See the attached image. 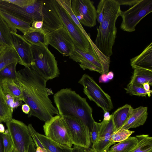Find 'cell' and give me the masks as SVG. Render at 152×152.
<instances>
[{
    "label": "cell",
    "instance_id": "681fc988",
    "mask_svg": "<svg viewBox=\"0 0 152 152\" xmlns=\"http://www.w3.org/2000/svg\"><path fill=\"white\" fill-rule=\"evenodd\" d=\"M107 76L108 78L110 80H111L113 77L114 74L112 72L110 71L108 72L107 73Z\"/></svg>",
    "mask_w": 152,
    "mask_h": 152
},
{
    "label": "cell",
    "instance_id": "603a6c76",
    "mask_svg": "<svg viewBox=\"0 0 152 152\" xmlns=\"http://www.w3.org/2000/svg\"><path fill=\"white\" fill-rule=\"evenodd\" d=\"M22 36L32 45L48 47L49 45L48 34L42 29H34Z\"/></svg>",
    "mask_w": 152,
    "mask_h": 152
},
{
    "label": "cell",
    "instance_id": "5bb4252c",
    "mask_svg": "<svg viewBox=\"0 0 152 152\" xmlns=\"http://www.w3.org/2000/svg\"><path fill=\"white\" fill-rule=\"evenodd\" d=\"M49 44L53 47L63 56H71L75 49L73 40L64 26L48 34Z\"/></svg>",
    "mask_w": 152,
    "mask_h": 152
},
{
    "label": "cell",
    "instance_id": "8d00e7d4",
    "mask_svg": "<svg viewBox=\"0 0 152 152\" xmlns=\"http://www.w3.org/2000/svg\"><path fill=\"white\" fill-rule=\"evenodd\" d=\"M80 67L83 70L88 69L90 70L97 72L101 74H103L102 69L93 64L85 61H81L80 63Z\"/></svg>",
    "mask_w": 152,
    "mask_h": 152
},
{
    "label": "cell",
    "instance_id": "d6a6232c",
    "mask_svg": "<svg viewBox=\"0 0 152 152\" xmlns=\"http://www.w3.org/2000/svg\"><path fill=\"white\" fill-rule=\"evenodd\" d=\"M18 63H11L0 71V80L5 78H10L15 80L17 74L16 68Z\"/></svg>",
    "mask_w": 152,
    "mask_h": 152
},
{
    "label": "cell",
    "instance_id": "f5cc1de1",
    "mask_svg": "<svg viewBox=\"0 0 152 152\" xmlns=\"http://www.w3.org/2000/svg\"><path fill=\"white\" fill-rule=\"evenodd\" d=\"M86 152H97L93 149L90 147L86 148Z\"/></svg>",
    "mask_w": 152,
    "mask_h": 152
},
{
    "label": "cell",
    "instance_id": "ab89813d",
    "mask_svg": "<svg viewBox=\"0 0 152 152\" xmlns=\"http://www.w3.org/2000/svg\"><path fill=\"white\" fill-rule=\"evenodd\" d=\"M8 105L13 110L20 105L19 101L8 94H5Z\"/></svg>",
    "mask_w": 152,
    "mask_h": 152
},
{
    "label": "cell",
    "instance_id": "bcb514c9",
    "mask_svg": "<svg viewBox=\"0 0 152 152\" xmlns=\"http://www.w3.org/2000/svg\"><path fill=\"white\" fill-rule=\"evenodd\" d=\"M35 144L32 139L30 145L28 152H35L36 148Z\"/></svg>",
    "mask_w": 152,
    "mask_h": 152
},
{
    "label": "cell",
    "instance_id": "1f68e13d",
    "mask_svg": "<svg viewBox=\"0 0 152 152\" xmlns=\"http://www.w3.org/2000/svg\"><path fill=\"white\" fill-rule=\"evenodd\" d=\"M134 132L133 131L121 128L113 132L111 137V141L114 144L122 141L128 138Z\"/></svg>",
    "mask_w": 152,
    "mask_h": 152
},
{
    "label": "cell",
    "instance_id": "83f0119b",
    "mask_svg": "<svg viewBox=\"0 0 152 152\" xmlns=\"http://www.w3.org/2000/svg\"><path fill=\"white\" fill-rule=\"evenodd\" d=\"M12 46L10 28L0 15V47Z\"/></svg>",
    "mask_w": 152,
    "mask_h": 152
},
{
    "label": "cell",
    "instance_id": "f546056e",
    "mask_svg": "<svg viewBox=\"0 0 152 152\" xmlns=\"http://www.w3.org/2000/svg\"><path fill=\"white\" fill-rule=\"evenodd\" d=\"M57 1L66 11L73 22L79 28L88 40L90 36L87 34L72 10L71 0H57Z\"/></svg>",
    "mask_w": 152,
    "mask_h": 152
},
{
    "label": "cell",
    "instance_id": "2e32d148",
    "mask_svg": "<svg viewBox=\"0 0 152 152\" xmlns=\"http://www.w3.org/2000/svg\"><path fill=\"white\" fill-rule=\"evenodd\" d=\"M12 46L15 48L25 67H30L34 65L31 44L22 36L17 33L11 32Z\"/></svg>",
    "mask_w": 152,
    "mask_h": 152
},
{
    "label": "cell",
    "instance_id": "f35d334b",
    "mask_svg": "<svg viewBox=\"0 0 152 152\" xmlns=\"http://www.w3.org/2000/svg\"><path fill=\"white\" fill-rule=\"evenodd\" d=\"M97 7L96 19L98 22L100 24L103 20V0H101L99 1Z\"/></svg>",
    "mask_w": 152,
    "mask_h": 152
},
{
    "label": "cell",
    "instance_id": "e575fe53",
    "mask_svg": "<svg viewBox=\"0 0 152 152\" xmlns=\"http://www.w3.org/2000/svg\"><path fill=\"white\" fill-rule=\"evenodd\" d=\"M28 126L30 134L35 147L36 148L40 147L45 149L38 138L37 134V132L34 129L32 125L31 124H29Z\"/></svg>",
    "mask_w": 152,
    "mask_h": 152
},
{
    "label": "cell",
    "instance_id": "ffe728a7",
    "mask_svg": "<svg viewBox=\"0 0 152 152\" xmlns=\"http://www.w3.org/2000/svg\"><path fill=\"white\" fill-rule=\"evenodd\" d=\"M132 76L128 85H134L142 86L145 83H148L152 85V70L140 67L133 69Z\"/></svg>",
    "mask_w": 152,
    "mask_h": 152
},
{
    "label": "cell",
    "instance_id": "5b68a950",
    "mask_svg": "<svg viewBox=\"0 0 152 152\" xmlns=\"http://www.w3.org/2000/svg\"><path fill=\"white\" fill-rule=\"evenodd\" d=\"M0 10L30 24L34 20L43 22L46 17V10L42 0H36L33 3L24 7H20L5 0H0Z\"/></svg>",
    "mask_w": 152,
    "mask_h": 152
},
{
    "label": "cell",
    "instance_id": "816d5d0a",
    "mask_svg": "<svg viewBox=\"0 0 152 152\" xmlns=\"http://www.w3.org/2000/svg\"><path fill=\"white\" fill-rule=\"evenodd\" d=\"M35 152H47L46 150L40 147L36 148Z\"/></svg>",
    "mask_w": 152,
    "mask_h": 152
},
{
    "label": "cell",
    "instance_id": "6da1fadb",
    "mask_svg": "<svg viewBox=\"0 0 152 152\" xmlns=\"http://www.w3.org/2000/svg\"><path fill=\"white\" fill-rule=\"evenodd\" d=\"M15 81L21 90L23 101L30 107L28 117L34 116L45 122L59 115L49 97L53 93L46 87L47 81L35 70L25 67L17 71Z\"/></svg>",
    "mask_w": 152,
    "mask_h": 152
},
{
    "label": "cell",
    "instance_id": "7dc6e473",
    "mask_svg": "<svg viewBox=\"0 0 152 152\" xmlns=\"http://www.w3.org/2000/svg\"><path fill=\"white\" fill-rule=\"evenodd\" d=\"M0 152H4V147L1 133H0Z\"/></svg>",
    "mask_w": 152,
    "mask_h": 152
},
{
    "label": "cell",
    "instance_id": "d590c367",
    "mask_svg": "<svg viewBox=\"0 0 152 152\" xmlns=\"http://www.w3.org/2000/svg\"><path fill=\"white\" fill-rule=\"evenodd\" d=\"M100 123L95 121L92 129L90 132V138L91 143L92 145L95 143L97 140L99 130Z\"/></svg>",
    "mask_w": 152,
    "mask_h": 152
},
{
    "label": "cell",
    "instance_id": "52a82bcc",
    "mask_svg": "<svg viewBox=\"0 0 152 152\" xmlns=\"http://www.w3.org/2000/svg\"><path fill=\"white\" fill-rule=\"evenodd\" d=\"M78 83L83 86V92L89 99L102 108L104 113L109 112L113 109L111 97L102 89L92 77L84 74Z\"/></svg>",
    "mask_w": 152,
    "mask_h": 152
},
{
    "label": "cell",
    "instance_id": "277c9868",
    "mask_svg": "<svg viewBox=\"0 0 152 152\" xmlns=\"http://www.w3.org/2000/svg\"><path fill=\"white\" fill-rule=\"evenodd\" d=\"M31 49L34 65L30 67L47 81L58 76L57 62L48 47L31 45Z\"/></svg>",
    "mask_w": 152,
    "mask_h": 152
},
{
    "label": "cell",
    "instance_id": "b9f144b4",
    "mask_svg": "<svg viewBox=\"0 0 152 152\" xmlns=\"http://www.w3.org/2000/svg\"><path fill=\"white\" fill-rule=\"evenodd\" d=\"M31 28L34 30H39L42 28L43 22L42 21L34 20L32 23Z\"/></svg>",
    "mask_w": 152,
    "mask_h": 152
},
{
    "label": "cell",
    "instance_id": "f6af8a7d",
    "mask_svg": "<svg viewBox=\"0 0 152 152\" xmlns=\"http://www.w3.org/2000/svg\"><path fill=\"white\" fill-rule=\"evenodd\" d=\"M21 109L23 112L26 114H28L30 111L29 106L26 104L22 105Z\"/></svg>",
    "mask_w": 152,
    "mask_h": 152
},
{
    "label": "cell",
    "instance_id": "11a10c76",
    "mask_svg": "<svg viewBox=\"0 0 152 152\" xmlns=\"http://www.w3.org/2000/svg\"><path fill=\"white\" fill-rule=\"evenodd\" d=\"M6 47H0V53Z\"/></svg>",
    "mask_w": 152,
    "mask_h": 152
},
{
    "label": "cell",
    "instance_id": "44dd1931",
    "mask_svg": "<svg viewBox=\"0 0 152 152\" xmlns=\"http://www.w3.org/2000/svg\"><path fill=\"white\" fill-rule=\"evenodd\" d=\"M133 108L130 105L126 104L118 108L112 115L116 130L121 129L127 121Z\"/></svg>",
    "mask_w": 152,
    "mask_h": 152
},
{
    "label": "cell",
    "instance_id": "60d3db41",
    "mask_svg": "<svg viewBox=\"0 0 152 152\" xmlns=\"http://www.w3.org/2000/svg\"><path fill=\"white\" fill-rule=\"evenodd\" d=\"M140 0H116L120 5H126L132 6Z\"/></svg>",
    "mask_w": 152,
    "mask_h": 152
},
{
    "label": "cell",
    "instance_id": "4316f807",
    "mask_svg": "<svg viewBox=\"0 0 152 152\" xmlns=\"http://www.w3.org/2000/svg\"><path fill=\"white\" fill-rule=\"evenodd\" d=\"M13 110L8 105L0 83V122L5 123L12 118Z\"/></svg>",
    "mask_w": 152,
    "mask_h": 152
},
{
    "label": "cell",
    "instance_id": "cb8c5ba5",
    "mask_svg": "<svg viewBox=\"0 0 152 152\" xmlns=\"http://www.w3.org/2000/svg\"><path fill=\"white\" fill-rule=\"evenodd\" d=\"M0 83L5 94H8L20 101H23L21 90L14 79L5 78L0 80Z\"/></svg>",
    "mask_w": 152,
    "mask_h": 152
},
{
    "label": "cell",
    "instance_id": "9c48e42d",
    "mask_svg": "<svg viewBox=\"0 0 152 152\" xmlns=\"http://www.w3.org/2000/svg\"><path fill=\"white\" fill-rule=\"evenodd\" d=\"M88 41L89 45L87 52H83L75 47L74 51L69 56L70 58L79 63L83 61H87L101 69L103 74H107L110 63V57L102 53L96 47L90 38Z\"/></svg>",
    "mask_w": 152,
    "mask_h": 152
},
{
    "label": "cell",
    "instance_id": "3957f363",
    "mask_svg": "<svg viewBox=\"0 0 152 152\" xmlns=\"http://www.w3.org/2000/svg\"><path fill=\"white\" fill-rule=\"evenodd\" d=\"M121 10L116 0H103V20L97 27V35L94 43L104 55L110 57L117 34L116 21Z\"/></svg>",
    "mask_w": 152,
    "mask_h": 152
},
{
    "label": "cell",
    "instance_id": "db71d44e",
    "mask_svg": "<svg viewBox=\"0 0 152 152\" xmlns=\"http://www.w3.org/2000/svg\"><path fill=\"white\" fill-rule=\"evenodd\" d=\"M9 152H18L15 148L13 147Z\"/></svg>",
    "mask_w": 152,
    "mask_h": 152
},
{
    "label": "cell",
    "instance_id": "484cf974",
    "mask_svg": "<svg viewBox=\"0 0 152 152\" xmlns=\"http://www.w3.org/2000/svg\"><path fill=\"white\" fill-rule=\"evenodd\" d=\"M138 143V140L136 136H130L126 139L113 145L108 150L112 152H130Z\"/></svg>",
    "mask_w": 152,
    "mask_h": 152
},
{
    "label": "cell",
    "instance_id": "d6986e66",
    "mask_svg": "<svg viewBox=\"0 0 152 152\" xmlns=\"http://www.w3.org/2000/svg\"><path fill=\"white\" fill-rule=\"evenodd\" d=\"M130 64L133 69L140 67L152 70V42L140 54L130 59Z\"/></svg>",
    "mask_w": 152,
    "mask_h": 152
},
{
    "label": "cell",
    "instance_id": "4dcf8cb0",
    "mask_svg": "<svg viewBox=\"0 0 152 152\" xmlns=\"http://www.w3.org/2000/svg\"><path fill=\"white\" fill-rule=\"evenodd\" d=\"M124 89L126 93L130 95L142 97H145L147 95L149 97L152 92L151 90L149 91L145 90L142 86L134 85H128L127 87Z\"/></svg>",
    "mask_w": 152,
    "mask_h": 152
},
{
    "label": "cell",
    "instance_id": "9a60e30c",
    "mask_svg": "<svg viewBox=\"0 0 152 152\" xmlns=\"http://www.w3.org/2000/svg\"><path fill=\"white\" fill-rule=\"evenodd\" d=\"M116 131L113 122L112 115L108 119L104 118L100 123L97 140L92 148L97 152H106L110 146L114 144L110 140L111 135Z\"/></svg>",
    "mask_w": 152,
    "mask_h": 152
},
{
    "label": "cell",
    "instance_id": "f1b7e54d",
    "mask_svg": "<svg viewBox=\"0 0 152 152\" xmlns=\"http://www.w3.org/2000/svg\"><path fill=\"white\" fill-rule=\"evenodd\" d=\"M138 140L137 146L130 152H152V137L148 134L136 136Z\"/></svg>",
    "mask_w": 152,
    "mask_h": 152
},
{
    "label": "cell",
    "instance_id": "f907efd6",
    "mask_svg": "<svg viewBox=\"0 0 152 152\" xmlns=\"http://www.w3.org/2000/svg\"><path fill=\"white\" fill-rule=\"evenodd\" d=\"M5 131L4 126L0 122V133H3Z\"/></svg>",
    "mask_w": 152,
    "mask_h": 152
},
{
    "label": "cell",
    "instance_id": "836d02e7",
    "mask_svg": "<svg viewBox=\"0 0 152 152\" xmlns=\"http://www.w3.org/2000/svg\"><path fill=\"white\" fill-rule=\"evenodd\" d=\"M4 147V152H9L14 147L12 142L8 130L1 133Z\"/></svg>",
    "mask_w": 152,
    "mask_h": 152
},
{
    "label": "cell",
    "instance_id": "9f6ffc18",
    "mask_svg": "<svg viewBox=\"0 0 152 152\" xmlns=\"http://www.w3.org/2000/svg\"><path fill=\"white\" fill-rule=\"evenodd\" d=\"M106 152H111V151H110L108 150V151H107Z\"/></svg>",
    "mask_w": 152,
    "mask_h": 152
},
{
    "label": "cell",
    "instance_id": "7402d4cb",
    "mask_svg": "<svg viewBox=\"0 0 152 152\" xmlns=\"http://www.w3.org/2000/svg\"><path fill=\"white\" fill-rule=\"evenodd\" d=\"M14 62H17L24 66L15 48L13 46L7 47L0 53V71Z\"/></svg>",
    "mask_w": 152,
    "mask_h": 152
},
{
    "label": "cell",
    "instance_id": "c3c4849f",
    "mask_svg": "<svg viewBox=\"0 0 152 152\" xmlns=\"http://www.w3.org/2000/svg\"><path fill=\"white\" fill-rule=\"evenodd\" d=\"M150 85L148 83H144L142 85V87L143 88L147 91H150Z\"/></svg>",
    "mask_w": 152,
    "mask_h": 152
},
{
    "label": "cell",
    "instance_id": "7bdbcfd3",
    "mask_svg": "<svg viewBox=\"0 0 152 152\" xmlns=\"http://www.w3.org/2000/svg\"><path fill=\"white\" fill-rule=\"evenodd\" d=\"M72 152H86V148L74 145L73 147L72 148Z\"/></svg>",
    "mask_w": 152,
    "mask_h": 152
},
{
    "label": "cell",
    "instance_id": "d4e9b609",
    "mask_svg": "<svg viewBox=\"0 0 152 152\" xmlns=\"http://www.w3.org/2000/svg\"><path fill=\"white\" fill-rule=\"evenodd\" d=\"M38 138L47 152H72V148L62 145L37 133Z\"/></svg>",
    "mask_w": 152,
    "mask_h": 152
},
{
    "label": "cell",
    "instance_id": "ba28073f",
    "mask_svg": "<svg viewBox=\"0 0 152 152\" xmlns=\"http://www.w3.org/2000/svg\"><path fill=\"white\" fill-rule=\"evenodd\" d=\"M45 136L51 140L72 148L70 135L65 123L60 115H56L45 122L43 126Z\"/></svg>",
    "mask_w": 152,
    "mask_h": 152
},
{
    "label": "cell",
    "instance_id": "7a4b0ae2",
    "mask_svg": "<svg viewBox=\"0 0 152 152\" xmlns=\"http://www.w3.org/2000/svg\"><path fill=\"white\" fill-rule=\"evenodd\" d=\"M53 99L59 115L72 116L80 119L88 127L91 132L95 121L92 109L86 98L71 89L66 88L55 93Z\"/></svg>",
    "mask_w": 152,
    "mask_h": 152
},
{
    "label": "cell",
    "instance_id": "ee69618b",
    "mask_svg": "<svg viewBox=\"0 0 152 152\" xmlns=\"http://www.w3.org/2000/svg\"><path fill=\"white\" fill-rule=\"evenodd\" d=\"M110 80L107 76V74H102L100 77L99 81L100 83H106L108 82Z\"/></svg>",
    "mask_w": 152,
    "mask_h": 152
},
{
    "label": "cell",
    "instance_id": "4fadbf2b",
    "mask_svg": "<svg viewBox=\"0 0 152 152\" xmlns=\"http://www.w3.org/2000/svg\"><path fill=\"white\" fill-rule=\"evenodd\" d=\"M94 2L90 0H72V10L81 24L92 27L96 25L97 12Z\"/></svg>",
    "mask_w": 152,
    "mask_h": 152
},
{
    "label": "cell",
    "instance_id": "8fae6325",
    "mask_svg": "<svg viewBox=\"0 0 152 152\" xmlns=\"http://www.w3.org/2000/svg\"><path fill=\"white\" fill-rule=\"evenodd\" d=\"M54 2L63 25L71 37L75 47L83 52H87L89 45L88 39L57 0H54Z\"/></svg>",
    "mask_w": 152,
    "mask_h": 152
},
{
    "label": "cell",
    "instance_id": "ac0fdd59",
    "mask_svg": "<svg viewBox=\"0 0 152 152\" xmlns=\"http://www.w3.org/2000/svg\"><path fill=\"white\" fill-rule=\"evenodd\" d=\"M0 15L9 26L11 32L17 33L18 29L23 35L34 30L31 28V24L6 12L0 10Z\"/></svg>",
    "mask_w": 152,
    "mask_h": 152
},
{
    "label": "cell",
    "instance_id": "8992f818",
    "mask_svg": "<svg viewBox=\"0 0 152 152\" xmlns=\"http://www.w3.org/2000/svg\"><path fill=\"white\" fill-rule=\"evenodd\" d=\"M152 11V0H140L127 10L121 11L120 28L128 32L134 31L137 25Z\"/></svg>",
    "mask_w": 152,
    "mask_h": 152
},
{
    "label": "cell",
    "instance_id": "74e56055",
    "mask_svg": "<svg viewBox=\"0 0 152 152\" xmlns=\"http://www.w3.org/2000/svg\"><path fill=\"white\" fill-rule=\"evenodd\" d=\"M5 1L21 7H26L34 3L36 0H5Z\"/></svg>",
    "mask_w": 152,
    "mask_h": 152
},
{
    "label": "cell",
    "instance_id": "e0dca14e",
    "mask_svg": "<svg viewBox=\"0 0 152 152\" xmlns=\"http://www.w3.org/2000/svg\"><path fill=\"white\" fill-rule=\"evenodd\" d=\"M148 107L140 106L133 108L130 117L121 128L129 130L143 125L148 117Z\"/></svg>",
    "mask_w": 152,
    "mask_h": 152
},
{
    "label": "cell",
    "instance_id": "30bf717a",
    "mask_svg": "<svg viewBox=\"0 0 152 152\" xmlns=\"http://www.w3.org/2000/svg\"><path fill=\"white\" fill-rule=\"evenodd\" d=\"M6 123L13 146L18 152H28L32 139L28 126L12 118Z\"/></svg>",
    "mask_w": 152,
    "mask_h": 152
},
{
    "label": "cell",
    "instance_id": "7c38bea8",
    "mask_svg": "<svg viewBox=\"0 0 152 152\" xmlns=\"http://www.w3.org/2000/svg\"><path fill=\"white\" fill-rule=\"evenodd\" d=\"M61 116L66 126L73 145L85 148L90 147L91 143L88 127L81 121L74 117Z\"/></svg>",
    "mask_w": 152,
    "mask_h": 152
}]
</instances>
